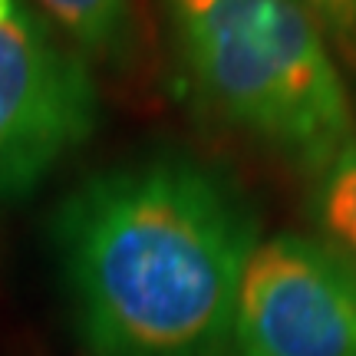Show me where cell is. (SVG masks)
I'll use <instances>...</instances> for the list:
<instances>
[{
  "instance_id": "1",
  "label": "cell",
  "mask_w": 356,
  "mask_h": 356,
  "mask_svg": "<svg viewBox=\"0 0 356 356\" xmlns=\"http://www.w3.org/2000/svg\"><path fill=\"white\" fill-rule=\"evenodd\" d=\"M257 215L225 172L149 155L83 178L50 244L86 356H231Z\"/></svg>"
},
{
  "instance_id": "2",
  "label": "cell",
  "mask_w": 356,
  "mask_h": 356,
  "mask_svg": "<svg viewBox=\"0 0 356 356\" xmlns=\"http://www.w3.org/2000/svg\"><path fill=\"white\" fill-rule=\"evenodd\" d=\"M195 92L228 126L317 178L356 142L340 63L297 0H162Z\"/></svg>"
},
{
  "instance_id": "3",
  "label": "cell",
  "mask_w": 356,
  "mask_h": 356,
  "mask_svg": "<svg viewBox=\"0 0 356 356\" xmlns=\"http://www.w3.org/2000/svg\"><path fill=\"white\" fill-rule=\"evenodd\" d=\"M99 92L86 56L30 3L0 20V202L24 198L86 145Z\"/></svg>"
},
{
  "instance_id": "4",
  "label": "cell",
  "mask_w": 356,
  "mask_h": 356,
  "mask_svg": "<svg viewBox=\"0 0 356 356\" xmlns=\"http://www.w3.org/2000/svg\"><path fill=\"white\" fill-rule=\"evenodd\" d=\"M234 356H356V261L323 238L274 234L244 267Z\"/></svg>"
},
{
  "instance_id": "5",
  "label": "cell",
  "mask_w": 356,
  "mask_h": 356,
  "mask_svg": "<svg viewBox=\"0 0 356 356\" xmlns=\"http://www.w3.org/2000/svg\"><path fill=\"white\" fill-rule=\"evenodd\" d=\"M40 7L83 56H96L106 63H126L132 56V0H40Z\"/></svg>"
},
{
  "instance_id": "6",
  "label": "cell",
  "mask_w": 356,
  "mask_h": 356,
  "mask_svg": "<svg viewBox=\"0 0 356 356\" xmlns=\"http://www.w3.org/2000/svg\"><path fill=\"white\" fill-rule=\"evenodd\" d=\"M307 215L323 241L356 261V142L314 178Z\"/></svg>"
},
{
  "instance_id": "7",
  "label": "cell",
  "mask_w": 356,
  "mask_h": 356,
  "mask_svg": "<svg viewBox=\"0 0 356 356\" xmlns=\"http://www.w3.org/2000/svg\"><path fill=\"white\" fill-rule=\"evenodd\" d=\"M323 33L337 63L356 73V0H297Z\"/></svg>"
},
{
  "instance_id": "8",
  "label": "cell",
  "mask_w": 356,
  "mask_h": 356,
  "mask_svg": "<svg viewBox=\"0 0 356 356\" xmlns=\"http://www.w3.org/2000/svg\"><path fill=\"white\" fill-rule=\"evenodd\" d=\"M10 10H13V0H0V20H7Z\"/></svg>"
}]
</instances>
